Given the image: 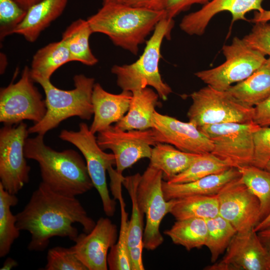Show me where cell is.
Here are the masks:
<instances>
[{
    "label": "cell",
    "instance_id": "obj_1",
    "mask_svg": "<svg viewBox=\"0 0 270 270\" xmlns=\"http://www.w3.org/2000/svg\"><path fill=\"white\" fill-rule=\"evenodd\" d=\"M16 216L17 228L31 235L28 248L36 252L44 250L52 237H67L74 242L79 234L73 226L76 222L86 233L96 224L76 197L58 194L42 182Z\"/></svg>",
    "mask_w": 270,
    "mask_h": 270
},
{
    "label": "cell",
    "instance_id": "obj_2",
    "mask_svg": "<svg viewBox=\"0 0 270 270\" xmlns=\"http://www.w3.org/2000/svg\"><path fill=\"white\" fill-rule=\"evenodd\" d=\"M44 136L28 138L26 158L36 161L40 166L42 182L62 195L76 197L90 190L94 185L86 162L76 151L56 150L46 145Z\"/></svg>",
    "mask_w": 270,
    "mask_h": 270
},
{
    "label": "cell",
    "instance_id": "obj_3",
    "mask_svg": "<svg viewBox=\"0 0 270 270\" xmlns=\"http://www.w3.org/2000/svg\"><path fill=\"white\" fill-rule=\"evenodd\" d=\"M165 16L164 10L108 4L86 20L93 33L104 34L116 46L137 55L140 45Z\"/></svg>",
    "mask_w": 270,
    "mask_h": 270
},
{
    "label": "cell",
    "instance_id": "obj_4",
    "mask_svg": "<svg viewBox=\"0 0 270 270\" xmlns=\"http://www.w3.org/2000/svg\"><path fill=\"white\" fill-rule=\"evenodd\" d=\"M174 24L173 18L164 17L146 42L144 52L138 60L130 64L112 66L111 72L116 76V84L122 91L132 93L150 86L155 90L160 98L164 100H168L172 90L162 78L159 63L162 41L164 38H170Z\"/></svg>",
    "mask_w": 270,
    "mask_h": 270
},
{
    "label": "cell",
    "instance_id": "obj_5",
    "mask_svg": "<svg viewBox=\"0 0 270 270\" xmlns=\"http://www.w3.org/2000/svg\"><path fill=\"white\" fill-rule=\"evenodd\" d=\"M74 88L64 90L52 84L50 80H38L46 96V112L42 120L28 128L29 134H44L62 122L72 116L90 120L94 115L92 95L95 80L84 74L73 78Z\"/></svg>",
    "mask_w": 270,
    "mask_h": 270
},
{
    "label": "cell",
    "instance_id": "obj_6",
    "mask_svg": "<svg viewBox=\"0 0 270 270\" xmlns=\"http://www.w3.org/2000/svg\"><path fill=\"white\" fill-rule=\"evenodd\" d=\"M190 96L192 104L187 116L189 122L198 128L222 123L253 122L254 107L242 104L227 90L207 85Z\"/></svg>",
    "mask_w": 270,
    "mask_h": 270
},
{
    "label": "cell",
    "instance_id": "obj_7",
    "mask_svg": "<svg viewBox=\"0 0 270 270\" xmlns=\"http://www.w3.org/2000/svg\"><path fill=\"white\" fill-rule=\"evenodd\" d=\"M222 51L224 62L194 74L208 86L220 90H227L234 84L246 80L266 60L264 54L236 36L230 44L224 45Z\"/></svg>",
    "mask_w": 270,
    "mask_h": 270
},
{
    "label": "cell",
    "instance_id": "obj_8",
    "mask_svg": "<svg viewBox=\"0 0 270 270\" xmlns=\"http://www.w3.org/2000/svg\"><path fill=\"white\" fill-rule=\"evenodd\" d=\"M59 138L76 146L84 156L89 176L98 192L104 211L108 216H112L116 210V200L111 198L107 186L106 172L116 164L114 154L104 152L98 145L96 136L84 122L79 124L78 131L62 130Z\"/></svg>",
    "mask_w": 270,
    "mask_h": 270
},
{
    "label": "cell",
    "instance_id": "obj_9",
    "mask_svg": "<svg viewBox=\"0 0 270 270\" xmlns=\"http://www.w3.org/2000/svg\"><path fill=\"white\" fill-rule=\"evenodd\" d=\"M30 69L25 66L19 80L0 90V122L16 124L24 120L40 122L46 112L45 100L34 85Z\"/></svg>",
    "mask_w": 270,
    "mask_h": 270
},
{
    "label": "cell",
    "instance_id": "obj_10",
    "mask_svg": "<svg viewBox=\"0 0 270 270\" xmlns=\"http://www.w3.org/2000/svg\"><path fill=\"white\" fill-rule=\"evenodd\" d=\"M162 179L161 170L148 166L140 176L137 188V201L146 216L143 243L148 250H154L162 244L160 225L174 204V200H166L164 198Z\"/></svg>",
    "mask_w": 270,
    "mask_h": 270
},
{
    "label": "cell",
    "instance_id": "obj_11",
    "mask_svg": "<svg viewBox=\"0 0 270 270\" xmlns=\"http://www.w3.org/2000/svg\"><path fill=\"white\" fill-rule=\"evenodd\" d=\"M260 126L254 122H227L198 128L212 142L211 153L237 168L250 165L254 156V134Z\"/></svg>",
    "mask_w": 270,
    "mask_h": 270
},
{
    "label": "cell",
    "instance_id": "obj_12",
    "mask_svg": "<svg viewBox=\"0 0 270 270\" xmlns=\"http://www.w3.org/2000/svg\"><path fill=\"white\" fill-rule=\"evenodd\" d=\"M28 134L23 122L4 124L0 130V184L12 194H16L29 181L30 167L24 152Z\"/></svg>",
    "mask_w": 270,
    "mask_h": 270
},
{
    "label": "cell",
    "instance_id": "obj_13",
    "mask_svg": "<svg viewBox=\"0 0 270 270\" xmlns=\"http://www.w3.org/2000/svg\"><path fill=\"white\" fill-rule=\"evenodd\" d=\"M96 141L103 150H110L116 160V172H123L144 158H150L158 144L154 130H122L111 125L98 133Z\"/></svg>",
    "mask_w": 270,
    "mask_h": 270
},
{
    "label": "cell",
    "instance_id": "obj_14",
    "mask_svg": "<svg viewBox=\"0 0 270 270\" xmlns=\"http://www.w3.org/2000/svg\"><path fill=\"white\" fill-rule=\"evenodd\" d=\"M216 194L219 214L229 222L237 232L254 228L258 224L259 200L243 182L240 176L226 183Z\"/></svg>",
    "mask_w": 270,
    "mask_h": 270
},
{
    "label": "cell",
    "instance_id": "obj_15",
    "mask_svg": "<svg viewBox=\"0 0 270 270\" xmlns=\"http://www.w3.org/2000/svg\"><path fill=\"white\" fill-rule=\"evenodd\" d=\"M208 270H270V252L254 228L237 232L221 260Z\"/></svg>",
    "mask_w": 270,
    "mask_h": 270
},
{
    "label": "cell",
    "instance_id": "obj_16",
    "mask_svg": "<svg viewBox=\"0 0 270 270\" xmlns=\"http://www.w3.org/2000/svg\"><path fill=\"white\" fill-rule=\"evenodd\" d=\"M152 127L158 143L174 146L189 153H210L214 148L212 140L190 122H184L156 110L152 116Z\"/></svg>",
    "mask_w": 270,
    "mask_h": 270
},
{
    "label": "cell",
    "instance_id": "obj_17",
    "mask_svg": "<svg viewBox=\"0 0 270 270\" xmlns=\"http://www.w3.org/2000/svg\"><path fill=\"white\" fill-rule=\"evenodd\" d=\"M116 226L100 218L88 233H82L70 248L88 270H107L108 251L117 241Z\"/></svg>",
    "mask_w": 270,
    "mask_h": 270
},
{
    "label": "cell",
    "instance_id": "obj_18",
    "mask_svg": "<svg viewBox=\"0 0 270 270\" xmlns=\"http://www.w3.org/2000/svg\"><path fill=\"white\" fill-rule=\"evenodd\" d=\"M264 0H210L200 10L184 16L180 27L190 36H201L204 33L210 20L218 14L228 12L232 22L246 20V15L252 10H264L262 4Z\"/></svg>",
    "mask_w": 270,
    "mask_h": 270
},
{
    "label": "cell",
    "instance_id": "obj_19",
    "mask_svg": "<svg viewBox=\"0 0 270 270\" xmlns=\"http://www.w3.org/2000/svg\"><path fill=\"white\" fill-rule=\"evenodd\" d=\"M132 94L122 91L119 94L110 93L99 83H95L92 104L94 119L90 128L95 134L120 120L128 112L132 100Z\"/></svg>",
    "mask_w": 270,
    "mask_h": 270
},
{
    "label": "cell",
    "instance_id": "obj_20",
    "mask_svg": "<svg viewBox=\"0 0 270 270\" xmlns=\"http://www.w3.org/2000/svg\"><path fill=\"white\" fill-rule=\"evenodd\" d=\"M240 176L238 168L234 167L216 174L190 182L172 184L162 182V190L166 200L187 196L216 194L229 182Z\"/></svg>",
    "mask_w": 270,
    "mask_h": 270
},
{
    "label": "cell",
    "instance_id": "obj_21",
    "mask_svg": "<svg viewBox=\"0 0 270 270\" xmlns=\"http://www.w3.org/2000/svg\"><path fill=\"white\" fill-rule=\"evenodd\" d=\"M68 2V0H42L27 10L14 34L22 36L30 42H36L41 33L62 14Z\"/></svg>",
    "mask_w": 270,
    "mask_h": 270
},
{
    "label": "cell",
    "instance_id": "obj_22",
    "mask_svg": "<svg viewBox=\"0 0 270 270\" xmlns=\"http://www.w3.org/2000/svg\"><path fill=\"white\" fill-rule=\"evenodd\" d=\"M132 94V100L126 114L114 126L122 130L152 128L153 114L158 104V94L148 87Z\"/></svg>",
    "mask_w": 270,
    "mask_h": 270
},
{
    "label": "cell",
    "instance_id": "obj_23",
    "mask_svg": "<svg viewBox=\"0 0 270 270\" xmlns=\"http://www.w3.org/2000/svg\"><path fill=\"white\" fill-rule=\"evenodd\" d=\"M227 91L242 104L254 107L270 96V58L246 80Z\"/></svg>",
    "mask_w": 270,
    "mask_h": 270
},
{
    "label": "cell",
    "instance_id": "obj_24",
    "mask_svg": "<svg viewBox=\"0 0 270 270\" xmlns=\"http://www.w3.org/2000/svg\"><path fill=\"white\" fill-rule=\"evenodd\" d=\"M199 154L184 152L170 144L159 142L152 148L149 166L161 170L163 178L168 181L186 170Z\"/></svg>",
    "mask_w": 270,
    "mask_h": 270
},
{
    "label": "cell",
    "instance_id": "obj_25",
    "mask_svg": "<svg viewBox=\"0 0 270 270\" xmlns=\"http://www.w3.org/2000/svg\"><path fill=\"white\" fill-rule=\"evenodd\" d=\"M70 62L68 49L61 40L52 42L40 48L32 58L30 74L35 82L38 80H50L60 66Z\"/></svg>",
    "mask_w": 270,
    "mask_h": 270
},
{
    "label": "cell",
    "instance_id": "obj_26",
    "mask_svg": "<svg viewBox=\"0 0 270 270\" xmlns=\"http://www.w3.org/2000/svg\"><path fill=\"white\" fill-rule=\"evenodd\" d=\"M93 32L86 20L78 19L72 22L62 34V40L68 46L70 62H78L92 66L98 62L92 52L89 39Z\"/></svg>",
    "mask_w": 270,
    "mask_h": 270
},
{
    "label": "cell",
    "instance_id": "obj_27",
    "mask_svg": "<svg viewBox=\"0 0 270 270\" xmlns=\"http://www.w3.org/2000/svg\"><path fill=\"white\" fill-rule=\"evenodd\" d=\"M176 220L198 218L204 219L219 215L217 194L199 195L174 199L170 212Z\"/></svg>",
    "mask_w": 270,
    "mask_h": 270
},
{
    "label": "cell",
    "instance_id": "obj_28",
    "mask_svg": "<svg viewBox=\"0 0 270 270\" xmlns=\"http://www.w3.org/2000/svg\"><path fill=\"white\" fill-rule=\"evenodd\" d=\"M176 244L186 250L205 246L208 228L206 219L198 218L176 220L169 230L164 232Z\"/></svg>",
    "mask_w": 270,
    "mask_h": 270
},
{
    "label": "cell",
    "instance_id": "obj_29",
    "mask_svg": "<svg viewBox=\"0 0 270 270\" xmlns=\"http://www.w3.org/2000/svg\"><path fill=\"white\" fill-rule=\"evenodd\" d=\"M16 194L6 190L0 184V257L6 256L12 244L20 236L16 218L11 211V207L18 202Z\"/></svg>",
    "mask_w": 270,
    "mask_h": 270
},
{
    "label": "cell",
    "instance_id": "obj_30",
    "mask_svg": "<svg viewBox=\"0 0 270 270\" xmlns=\"http://www.w3.org/2000/svg\"><path fill=\"white\" fill-rule=\"evenodd\" d=\"M238 170L243 182L259 200L260 222L270 214V171L252 165L244 166Z\"/></svg>",
    "mask_w": 270,
    "mask_h": 270
},
{
    "label": "cell",
    "instance_id": "obj_31",
    "mask_svg": "<svg viewBox=\"0 0 270 270\" xmlns=\"http://www.w3.org/2000/svg\"><path fill=\"white\" fill-rule=\"evenodd\" d=\"M230 168L232 166L230 163L211 152L200 154L186 170L167 182L172 184L190 182L223 172Z\"/></svg>",
    "mask_w": 270,
    "mask_h": 270
},
{
    "label": "cell",
    "instance_id": "obj_32",
    "mask_svg": "<svg viewBox=\"0 0 270 270\" xmlns=\"http://www.w3.org/2000/svg\"><path fill=\"white\" fill-rule=\"evenodd\" d=\"M206 220L208 234L205 246L210 252L211 262H215L219 256L226 252L237 230L220 214Z\"/></svg>",
    "mask_w": 270,
    "mask_h": 270
},
{
    "label": "cell",
    "instance_id": "obj_33",
    "mask_svg": "<svg viewBox=\"0 0 270 270\" xmlns=\"http://www.w3.org/2000/svg\"><path fill=\"white\" fill-rule=\"evenodd\" d=\"M121 192L120 190L114 195L120 202L121 220L118 238L108 256V268L110 270H132L128 245L129 221Z\"/></svg>",
    "mask_w": 270,
    "mask_h": 270
},
{
    "label": "cell",
    "instance_id": "obj_34",
    "mask_svg": "<svg viewBox=\"0 0 270 270\" xmlns=\"http://www.w3.org/2000/svg\"><path fill=\"white\" fill-rule=\"evenodd\" d=\"M141 174H135L124 177L122 182L127 190L132 200V210L128 222V249L144 245L143 235L144 214L138 206L136 198L137 188Z\"/></svg>",
    "mask_w": 270,
    "mask_h": 270
},
{
    "label": "cell",
    "instance_id": "obj_35",
    "mask_svg": "<svg viewBox=\"0 0 270 270\" xmlns=\"http://www.w3.org/2000/svg\"><path fill=\"white\" fill-rule=\"evenodd\" d=\"M46 270H88L70 248L56 246L46 255Z\"/></svg>",
    "mask_w": 270,
    "mask_h": 270
},
{
    "label": "cell",
    "instance_id": "obj_36",
    "mask_svg": "<svg viewBox=\"0 0 270 270\" xmlns=\"http://www.w3.org/2000/svg\"><path fill=\"white\" fill-rule=\"evenodd\" d=\"M27 10L14 0H0V39L14 34L16 27L23 21Z\"/></svg>",
    "mask_w": 270,
    "mask_h": 270
},
{
    "label": "cell",
    "instance_id": "obj_37",
    "mask_svg": "<svg viewBox=\"0 0 270 270\" xmlns=\"http://www.w3.org/2000/svg\"><path fill=\"white\" fill-rule=\"evenodd\" d=\"M254 151L250 165L265 169L270 161V127H260L254 134Z\"/></svg>",
    "mask_w": 270,
    "mask_h": 270
},
{
    "label": "cell",
    "instance_id": "obj_38",
    "mask_svg": "<svg viewBox=\"0 0 270 270\" xmlns=\"http://www.w3.org/2000/svg\"><path fill=\"white\" fill-rule=\"evenodd\" d=\"M243 40L250 46L270 58V24H254L250 32Z\"/></svg>",
    "mask_w": 270,
    "mask_h": 270
},
{
    "label": "cell",
    "instance_id": "obj_39",
    "mask_svg": "<svg viewBox=\"0 0 270 270\" xmlns=\"http://www.w3.org/2000/svg\"><path fill=\"white\" fill-rule=\"evenodd\" d=\"M210 0H166L164 10L166 16L174 18L182 12L188 10L194 4L204 5Z\"/></svg>",
    "mask_w": 270,
    "mask_h": 270
},
{
    "label": "cell",
    "instance_id": "obj_40",
    "mask_svg": "<svg viewBox=\"0 0 270 270\" xmlns=\"http://www.w3.org/2000/svg\"><path fill=\"white\" fill-rule=\"evenodd\" d=\"M252 121L260 127L270 126V96L254 107Z\"/></svg>",
    "mask_w": 270,
    "mask_h": 270
},
{
    "label": "cell",
    "instance_id": "obj_41",
    "mask_svg": "<svg viewBox=\"0 0 270 270\" xmlns=\"http://www.w3.org/2000/svg\"><path fill=\"white\" fill-rule=\"evenodd\" d=\"M144 248V245H141L128 249L132 270H144L142 262V250Z\"/></svg>",
    "mask_w": 270,
    "mask_h": 270
},
{
    "label": "cell",
    "instance_id": "obj_42",
    "mask_svg": "<svg viewBox=\"0 0 270 270\" xmlns=\"http://www.w3.org/2000/svg\"><path fill=\"white\" fill-rule=\"evenodd\" d=\"M166 0H128L126 4L156 10H164Z\"/></svg>",
    "mask_w": 270,
    "mask_h": 270
},
{
    "label": "cell",
    "instance_id": "obj_43",
    "mask_svg": "<svg viewBox=\"0 0 270 270\" xmlns=\"http://www.w3.org/2000/svg\"><path fill=\"white\" fill-rule=\"evenodd\" d=\"M270 20V10H264L261 12H256L253 18L251 20V22L253 23H258L262 22H268Z\"/></svg>",
    "mask_w": 270,
    "mask_h": 270
},
{
    "label": "cell",
    "instance_id": "obj_44",
    "mask_svg": "<svg viewBox=\"0 0 270 270\" xmlns=\"http://www.w3.org/2000/svg\"><path fill=\"white\" fill-rule=\"evenodd\" d=\"M257 232L260 240L270 252V228Z\"/></svg>",
    "mask_w": 270,
    "mask_h": 270
},
{
    "label": "cell",
    "instance_id": "obj_45",
    "mask_svg": "<svg viewBox=\"0 0 270 270\" xmlns=\"http://www.w3.org/2000/svg\"><path fill=\"white\" fill-rule=\"evenodd\" d=\"M20 6L28 10L30 8L41 2L42 0H14Z\"/></svg>",
    "mask_w": 270,
    "mask_h": 270
},
{
    "label": "cell",
    "instance_id": "obj_46",
    "mask_svg": "<svg viewBox=\"0 0 270 270\" xmlns=\"http://www.w3.org/2000/svg\"><path fill=\"white\" fill-rule=\"evenodd\" d=\"M270 228V214L260 222L254 228L256 232Z\"/></svg>",
    "mask_w": 270,
    "mask_h": 270
},
{
    "label": "cell",
    "instance_id": "obj_47",
    "mask_svg": "<svg viewBox=\"0 0 270 270\" xmlns=\"http://www.w3.org/2000/svg\"><path fill=\"white\" fill-rule=\"evenodd\" d=\"M18 262L11 258H8L4 261L0 270H10L18 266Z\"/></svg>",
    "mask_w": 270,
    "mask_h": 270
},
{
    "label": "cell",
    "instance_id": "obj_48",
    "mask_svg": "<svg viewBox=\"0 0 270 270\" xmlns=\"http://www.w3.org/2000/svg\"><path fill=\"white\" fill-rule=\"evenodd\" d=\"M102 4H126L128 0H102Z\"/></svg>",
    "mask_w": 270,
    "mask_h": 270
},
{
    "label": "cell",
    "instance_id": "obj_49",
    "mask_svg": "<svg viewBox=\"0 0 270 270\" xmlns=\"http://www.w3.org/2000/svg\"><path fill=\"white\" fill-rule=\"evenodd\" d=\"M265 169L270 171V161L266 164Z\"/></svg>",
    "mask_w": 270,
    "mask_h": 270
}]
</instances>
